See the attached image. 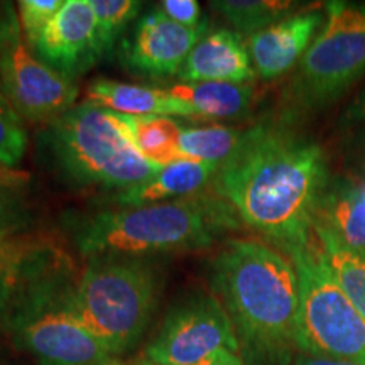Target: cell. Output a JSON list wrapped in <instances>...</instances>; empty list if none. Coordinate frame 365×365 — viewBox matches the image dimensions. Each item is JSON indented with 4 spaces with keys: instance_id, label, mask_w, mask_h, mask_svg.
I'll use <instances>...</instances> for the list:
<instances>
[{
    "instance_id": "20",
    "label": "cell",
    "mask_w": 365,
    "mask_h": 365,
    "mask_svg": "<svg viewBox=\"0 0 365 365\" xmlns=\"http://www.w3.org/2000/svg\"><path fill=\"white\" fill-rule=\"evenodd\" d=\"M120 124L125 127L130 140L140 154L149 161L161 164H171L180 161L178 140L182 125L178 124L173 117H132L115 113Z\"/></svg>"
},
{
    "instance_id": "1",
    "label": "cell",
    "mask_w": 365,
    "mask_h": 365,
    "mask_svg": "<svg viewBox=\"0 0 365 365\" xmlns=\"http://www.w3.org/2000/svg\"><path fill=\"white\" fill-rule=\"evenodd\" d=\"M330 178L325 149L281 118L244 130L212 190L242 223L289 255L313 242L314 213Z\"/></svg>"
},
{
    "instance_id": "15",
    "label": "cell",
    "mask_w": 365,
    "mask_h": 365,
    "mask_svg": "<svg viewBox=\"0 0 365 365\" xmlns=\"http://www.w3.org/2000/svg\"><path fill=\"white\" fill-rule=\"evenodd\" d=\"M313 234L354 252H365V180L331 175L318 202Z\"/></svg>"
},
{
    "instance_id": "4",
    "label": "cell",
    "mask_w": 365,
    "mask_h": 365,
    "mask_svg": "<svg viewBox=\"0 0 365 365\" xmlns=\"http://www.w3.org/2000/svg\"><path fill=\"white\" fill-rule=\"evenodd\" d=\"M70 296L80 323L112 355L140 340L158 304L159 276L149 259L103 255L86 259Z\"/></svg>"
},
{
    "instance_id": "34",
    "label": "cell",
    "mask_w": 365,
    "mask_h": 365,
    "mask_svg": "<svg viewBox=\"0 0 365 365\" xmlns=\"http://www.w3.org/2000/svg\"><path fill=\"white\" fill-rule=\"evenodd\" d=\"M97 365H129V364H125V362H120V360H117V359L110 357V359L103 360V362H100V364H97Z\"/></svg>"
},
{
    "instance_id": "33",
    "label": "cell",
    "mask_w": 365,
    "mask_h": 365,
    "mask_svg": "<svg viewBox=\"0 0 365 365\" xmlns=\"http://www.w3.org/2000/svg\"><path fill=\"white\" fill-rule=\"evenodd\" d=\"M291 365H360L355 362H349V360H335V359H325V357H313V355L298 354Z\"/></svg>"
},
{
    "instance_id": "26",
    "label": "cell",
    "mask_w": 365,
    "mask_h": 365,
    "mask_svg": "<svg viewBox=\"0 0 365 365\" xmlns=\"http://www.w3.org/2000/svg\"><path fill=\"white\" fill-rule=\"evenodd\" d=\"M63 4L65 0H21L17 4V16L27 44L31 46L39 38Z\"/></svg>"
},
{
    "instance_id": "5",
    "label": "cell",
    "mask_w": 365,
    "mask_h": 365,
    "mask_svg": "<svg viewBox=\"0 0 365 365\" xmlns=\"http://www.w3.org/2000/svg\"><path fill=\"white\" fill-rule=\"evenodd\" d=\"M44 143L63 176L78 186L122 191L164 168L137 150L115 112L93 102L49 122Z\"/></svg>"
},
{
    "instance_id": "31",
    "label": "cell",
    "mask_w": 365,
    "mask_h": 365,
    "mask_svg": "<svg viewBox=\"0 0 365 365\" xmlns=\"http://www.w3.org/2000/svg\"><path fill=\"white\" fill-rule=\"evenodd\" d=\"M31 176L21 170H12V168L0 166V185L14 186V188H26L29 185Z\"/></svg>"
},
{
    "instance_id": "13",
    "label": "cell",
    "mask_w": 365,
    "mask_h": 365,
    "mask_svg": "<svg viewBox=\"0 0 365 365\" xmlns=\"http://www.w3.org/2000/svg\"><path fill=\"white\" fill-rule=\"evenodd\" d=\"M325 22V9L296 12L247 39L255 76L274 81L299 65Z\"/></svg>"
},
{
    "instance_id": "10",
    "label": "cell",
    "mask_w": 365,
    "mask_h": 365,
    "mask_svg": "<svg viewBox=\"0 0 365 365\" xmlns=\"http://www.w3.org/2000/svg\"><path fill=\"white\" fill-rule=\"evenodd\" d=\"M239 354L230 318L213 294H193L170 313L145 346L149 365H195L218 352Z\"/></svg>"
},
{
    "instance_id": "30",
    "label": "cell",
    "mask_w": 365,
    "mask_h": 365,
    "mask_svg": "<svg viewBox=\"0 0 365 365\" xmlns=\"http://www.w3.org/2000/svg\"><path fill=\"white\" fill-rule=\"evenodd\" d=\"M352 166L354 176L365 180V125L359 127L357 135L352 140Z\"/></svg>"
},
{
    "instance_id": "19",
    "label": "cell",
    "mask_w": 365,
    "mask_h": 365,
    "mask_svg": "<svg viewBox=\"0 0 365 365\" xmlns=\"http://www.w3.org/2000/svg\"><path fill=\"white\" fill-rule=\"evenodd\" d=\"M170 93L188 103L200 118H242L250 112L254 102L252 83L237 85L222 81L178 83Z\"/></svg>"
},
{
    "instance_id": "35",
    "label": "cell",
    "mask_w": 365,
    "mask_h": 365,
    "mask_svg": "<svg viewBox=\"0 0 365 365\" xmlns=\"http://www.w3.org/2000/svg\"><path fill=\"white\" fill-rule=\"evenodd\" d=\"M12 230H14V227H0V240H2L4 237L11 235Z\"/></svg>"
},
{
    "instance_id": "12",
    "label": "cell",
    "mask_w": 365,
    "mask_h": 365,
    "mask_svg": "<svg viewBox=\"0 0 365 365\" xmlns=\"http://www.w3.org/2000/svg\"><path fill=\"white\" fill-rule=\"evenodd\" d=\"M95 27L91 0H65L29 48L49 68L75 81L100 61Z\"/></svg>"
},
{
    "instance_id": "23",
    "label": "cell",
    "mask_w": 365,
    "mask_h": 365,
    "mask_svg": "<svg viewBox=\"0 0 365 365\" xmlns=\"http://www.w3.org/2000/svg\"><path fill=\"white\" fill-rule=\"evenodd\" d=\"M314 242L333 279L365 317V252L341 247L325 235L314 234Z\"/></svg>"
},
{
    "instance_id": "25",
    "label": "cell",
    "mask_w": 365,
    "mask_h": 365,
    "mask_svg": "<svg viewBox=\"0 0 365 365\" xmlns=\"http://www.w3.org/2000/svg\"><path fill=\"white\" fill-rule=\"evenodd\" d=\"M26 150L27 130L24 120L0 90V166L16 170Z\"/></svg>"
},
{
    "instance_id": "3",
    "label": "cell",
    "mask_w": 365,
    "mask_h": 365,
    "mask_svg": "<svg viewBox=\"0 0 365 365\" xmlns=\"http://www.w3.org/2000/svg\"><path fill=\"white\" fill-rule=\"evenodd\" d=\"M234 208L212 188L188 198L135 208L103 210L73 222V242L85 259L144 257L207 249L239 227Z\"/></svg>"
},
{
    "instance_id": "32",
    "label": "cell",
    "mask_w": 365,
    "mask_h": 365,
    "mask_svg": "<svg viewBox=\"0 0 365 365\" xmlns=\"http://www.w3.org/2000/svg\"><path fill=\"white\" fill-rule=\"evenodd\" d=\"M137 365H149V364H145L140 360ZM195 365H247V364L244 362V359H242L239 354L223 350V352H218L217 355H213V357H210L207 360H203V362L195 364Z\"/></svg>"
},
{
    "instance_id": "14",
    "label": "cell",
    "mask_w": 365,
    "mask_h": 365,
    "mask_svg": "<svg viewBox=\"0 0 365 365\" xmlns=\"http://www.w3.org/2000/svg\"><path fill=\"white\" fill-rule=\"evenodd\" d=\"M178 78L181 83H252L255 71L249 54L247 39L228 27L207 31L186 58Z\"/></svg>"
},
{
    "instance_id": "29",
    "label": "cell",
    "mask_w": 365,
    "mask_h": 365,
    "mask_svg": "<svg viewBox=\"0 0 365 365\" xmlns=\"http://www.w3.org/2000/svg\"><path fill=\"white\" fill-rule=\"evenodd\" d=\"M341 124L346 129H359V127L365 125V86L359 91L352 103L346 107L344 115H341Z\"/></svg>"
},
{
    "instance_id": "27",
    "label": "cell",
    "mask_w": 365,
    "mask_h": 365,
    "mask_svg": "<svg viewBox=\"0 0 365 365\" xmlns=\"http://www.w3.org/2000/svg\"><path fill=\"white\" fill-rule=\"evenodd\" d=\"M159 11L176 24L185 27H200L205 24V21H202V7L196 0H163L159 4Z\"/></svg>"
},
{
    "instance_id": "18",
    "label": "cell",
    "mask_w": 365,
    "mask_h": 365,
    "mask_svg": "<svg viewBox=\"0 0 365 365\" xmlns=\"http://www.w3.org/2000/svg\"><path fill=\"white\" fill-rule=\"evenodd\" d=\"M48 240L36 235H7L0 240V317L27 282L44 271L58 255Z\"/></svg>"
},
{
    "instance_id": "17",
    "label": "cell",
    "mask_w": 365,
    "mask_h": 365,
    "mask_svg": "<svg viewBox=\"0 0 365 365\" xmlns=\"http://www.w3.org/2000/svg\"><path fill=\"white\" fill-rule=\"evenodd\" d=\"M90 102L108 110L132 117H195L188 103L176 98L170 90L98 78L86 88Z\"/></svg>"
},
{
    "instance_id": "2",
    "label": "cell",
    "mask_w": 365,
    "mask_h": 365,
    "mask_svg": "<svg viewBox=\"0 0 365 365\" xmlns=\"http://www.w3.org/2000/svg\"><path fill=\"white\" fill-rule=\"evenodd\" d=\"M247 365H291L298 355L299 279L291 259L254 239H230L210 267Z\"/></svg>"
},
{
    "instance_id": "21",
    "label": "cell",
    "mask_w": 365,
    "mask_h": 365,
    "mask_svg": "<svg viewBox=\"0 0 365 365\" xmlns=\"http://www.w3.org/2000/svg\"><path fill=\"white\" fill-rule=\"evenodd\" d=\"M217 11L242 38H252L276 22L298 12L299 4L289 0H213Z\"/></svg>"
},
{
    "instance_id": "6",
    "label": "cell",
    "mask_w": 365,
    "mask_h": 365,
    "mask_svg": "<svg viewBox=\"0 0 365 365\" xmlns=\"http://www.w3.org/2000/svg\"><path fill=\"white\" fill-rule=\"evenodd\" d=\"M73 284L70 262L59 254L2 317L14 341L41 365H97L112 357L73 313Z\"/></svg>"
},
{
    "instance_id": "7",
    "label": "cell",
    "mask_w": 365,
    "mask_h": 365,
    "mask_svg": "<svg viewBox=\"0 0 365 365\" xmlns=\"http://www.w3.org/2000/svg\"><path fill=\"white\" fill-rule=\"evenodd\" d=\"M325 22L287 85L282 120L330 107L365 76V2L331 0Z\"/></svg>"
},
{
    "instance_id": "24",
    "label": "cell",
    "mask_w": 365,
    "mask_h": 365,
    "mask_svg": "<svg viewBox=\"0 0 365 365\" xmlns=\"http://www.w3.org/2000/svg\"><path fill=\"white\" fill-rule=\"evenodd\" d=\"M91 6L97 21V51L103 59L115 51L118 39L139 16L143 4L137 0H91Z\"/></svg>"
},
{
    "instance_id": "28",
    "label": "cell",
    "mask_w": 365,
    "mask_h": 365,
    "mask_svg": "<svg viewBox=\"0 0 365 365\" xmlns=\"http://www.w3.org/2000/svg\"><path fill=\"white\" fill-rule=\"evenodd\" d=\"M24 188H14V186L0 185V227H11L17 217H21L24 207Z\"/></svg>"
},
{
    "instance_id": "9",
    "label": "cell",
    "mask_w": 365,
    "mask_h": 365,
    "mask_svg": "<svg viewBox=\"0 0 365 365\" xmlns=\"http://www.w3.org/2000/svg\"><path fill=\"white\" fill-rule=\"evenodd\" d=\"M0 90L27 122H51L75 107L78 88L36 56L11 2H0Z\"/></svg>"
},
{
    "instance_id": "11",
    "label": "cell",
    "mask_w": 365,
    "mask_h": 365,
    "mask_svg": "<svg viewBox=\"0 0 365 365\" xmlns=\"http://www.w3.org/2000/svg\"><path fill=\"white\" fill-rule=\"evenodd\" d=\"M207 31V22L200 27H185L156 9L137 21L122 48V59L129 70L149 78L178 76Z\"/></svg>"
},
{
    "instance_id": "16",
    "label": "cell",
    "mask_w": 365,
    "mask_h": 365,
    "mask_svg": "<svg viewBox=\"0 0 365 365\" xmlns=\"http://www.w3.org/2000/svg\"><path fill=\"white\" fill-rule=\"evenodd\" d=\"M218 171L220 164L180 159L166 164L149 180L117 191L113 203L118 208H135L188 198L212 188Z\"/></svg>"
},
{
    "instance_id": "8",
    "label": "cell",
    "mask_w": 365,
    "mask_h": 365,
    "mask_svg": "<svg viewBox=\"0 0 365 365\" xmlns=\"http://www.w3.org/2000/svg\"><path fill=\"white\" fill-rule=\"evenodd\" d=\"M287 257L299 279L298 354L365 365V317L333 279L317 242Z\"/></svg>"
},
{
    "instance_id": "22",
    "label": "cell",
    "mask_w": 365,
    "mask_h": 365,
    "mask_svg": "<svg viewBox=\"0 0 365 365\" xmlns=\"http://www.w3.org/2000/svg\"><path fill=\"white\" fill-rule=\"evenodd\" d=\"M242 137H244V130L220 124L182 127L180 140H178L180 158L222 166L239 148Z\"/></svg>"
}]
</instances>
